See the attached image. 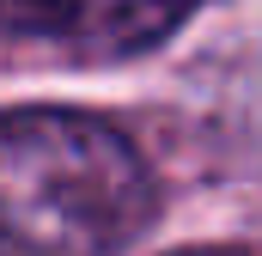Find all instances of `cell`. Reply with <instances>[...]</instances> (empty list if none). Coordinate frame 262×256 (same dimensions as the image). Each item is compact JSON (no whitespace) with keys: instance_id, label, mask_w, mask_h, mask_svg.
<instances>
[{"instance_id":"cell-1","label":"cell","mask_w":262,"mask_h":256,"mask_svg":"<svg viewBox=\"0 0 262 256\" xmlns=\"http://www.w3.org/2000/svg\"><path fill=\"white\" fill-rule=\"evenodd\" d=\"M152 220L128 140L79 110H0V256H122Z\"/></svg>"},{"instance_id":"cell-3","label":"cell","mask_w":262,"mask_h":256,"mask_svg":"<svg viewBox=\"0 0 262 256\" xmlns=\"http://www.w3.org/2000/svg\"><path fill=\"white\" fill-rule=\"evenodd\" d=\"M171 256H244V250H171Z\"/></svg>"},{"instance_id":"cell-2","label":"cell","mask_w":262,"mask_h":256,"mask_svg":"<svg viewBox=\"0 0 262 256\" xmlns=\"http://www.w3.org/2000/svg\"><path fill=\"white\" fill-rule=\"evenodd\" d=\"M207 0H0V43L61 61H134Z\"/></svg>"}]
</instances>
